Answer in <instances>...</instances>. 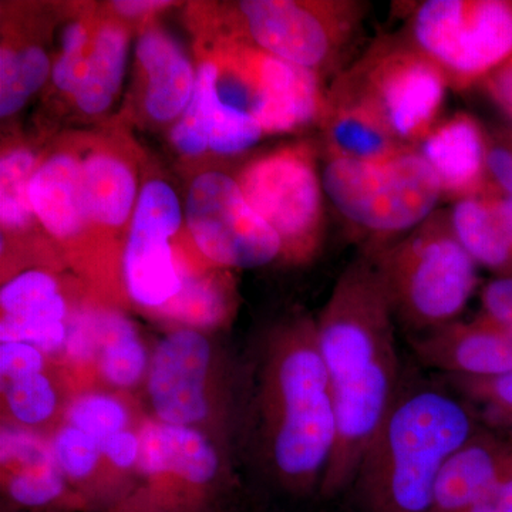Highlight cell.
<instances>
[{
    "label": "cell",
    "mask_w": 512,
    "mask_h": 512,
    "mask_svg": "<svg viewBox=\"0 0 512 512\" xmlns=\"http://www.w3.org/2000/svg\"><path fill=\"white\" fill-rule=\"evenodd\" d=\"M316 332L338 417V440L320 485L323 495H333L355 481L400 393L394 312L370 256L360 254L340 275Z\"/></svg>",
    "instance_id": "6da1fadb"
},
{
    "label": "cell",
    "mask_w": 512,
    "mask_h": 512,
    "mask_svg": "<svg viewBox=\"0 0 512 512\" xmlns=\"http://www.w3.org/2000/svg\"><path fill=\"white\" fill-rule=\"evenodd\" d=\"M480 430L470 404L437 389L400 390L356 474L367 512H431L448 458Z\"/></svg>",
    "instance_id": "7a4b0ae2"
},
{
    "label": "cell",
    "mask_w": 512,
    "mask_h": 512,
    "mask_svg": "<svg viewBox=\"0 0 512 512\" xmlns=\"http://www.w3.org/2000/svg\"><path fill=\"white\" fill-rule=\"evenodd\" d=\"M265 376L269 456L286 487L322 485L338 440V417L316 323H292L275 338Z\"/></svg>",
    "instance_id": "3957f363"
},
{
    "label": "cell",
    "mask_w": 512,
    "mask_h": 512,
    "mask_svg": "<svg viewBox=\"0 0 512 512\" xmlns=\"http://www.w3.org/2000/svg\"><path fill=\"white\" fill-rule=\"evenodd\" d=\"M322 183L362 254L406 237L429 220L443 198L436 174L416 148L370 163L325 158Z\"/></svg>",
    "instance_id": "277c9868"
},
{
    "label": "cell",
    "mask_w": 512,
    "mask_h": 512,
    "mask_svg": "<svg viewBox=\"0 0 512 512\" xmlns=\"http://www.w3.org/2000/svg\"><path fill=\"white\" fill-rule=\"evenodd\" d=\"M375 262L394 318L416 332L456 322L478 285V265L451 229L447 210L390 247L365 254Z\"/></svg>",
    "instance_id": "5b68a950"
},
{
    "label": "cell",
    "mask_w": 512,
    "mask_h": 512,
    "mask_svg": "<svg viewBox=\"0 0 512 512\" xmlns=\"http://www.w3.org/2000/svg\"><path fill=\"white\" fill-rule=\"evenodd\" d=\"M369 8L360 0H242L225 6L222 35L323 79L353 62Z\"/></svg>",
    "instance_id": "8992f818"
},
{
    "label": "cell",
    "mask_w": 512,
    "mask_h": 512,
    "mask_svg": "<svg viewBox=\"0 0 512 512\" xmlns=\"http://www.w3.org/2000/svg\"><path fill=\"white\" fill-rule=\"evenodd\" d=\"M448 89L439 67L400 33L376 39L329 87L369 110L410 148L441 120Z\"/></svg>",
    "instance_id": "52a82bcc"
},
{
    "label": "cell",
    "mask_w": 512,
    "mask_h": 512,
    "mask_svg": "<svg viewBox=\"0 0 512 512\" xmlns=\"http://www.w3.org/2000/svg\"><path fill=\"white\" fill-rule=\"evenodd\" d=\"M212 40L204 56L215 64L220 103L255 117L266 136L319 124L328 92L322 77L238 37L218 35Z\"/></svg>",
    "instance_id": "ba28073f"
},
{
    "label": "cell",
    "mask_w": 512,
    "mask_h": 512,
    "mask_svg": "<svg viewBox=\"0 0 512 512\" xmlns=\"http://www.w3.org/2000/svg\"><path fill=\"white\" fill-rule=\"evenodd\" d=\"M400 33L457 92L484 82L512 59V0H424Z\"/></svg>",
    "instance_id": "9c48e42d"
},
{
    "label": "cell",
    "mask_w": 512,
    "mask_h": 512,
    "mask_svg": "<svg viewBox=\"0 0 512 512\" xmlns=\"http://www.w3.org/2000/svg\"><path fill=\"white\" fill-rule=\"evenodd\" d=\"M318 154L311 141H296L249 161L237 178L249 205L281 239L282 258L293 264L315 258L325 239Z\"/></svg>",
    "instance_id": "30bf717a"
},
{
    "label": "cell",
    "mask_w": 512,
    "mask_h": 512,
    "mask_svg": "<svg viewBox=\"0 0 512 512\" xmlns=\"http://www.w3.org/2000/svg\"><path fill=\"white\" fill-rule=\"evenodd\" d=\"M184 220L195 247L225 268L254 269L282 258L274 229L249 205L237 178L204 171L191 181Z\"/></svg>",
    "instance_id": "8fae6325"
},
{
    "label": "cell",
    "mask_w": 512,
    "mask_h": 512,
    "mask_svg": "<svg viewBox=\"0 0 512 512\" xmlns=\"http://www.w3.org/2000/svg\"><path fill=\"white\" fill-rule=\"evenodd\" d=\"M123 252L128 296L141 308L161 311L183 288V262L174 249L184 211L173 185L144 181Z\"/></svg>",
    "instance_id": "7c38bea8"
},
{
    "label": "cell",
    "mask_w": 512,
    "mask_h": 512,
    "mask_svg": "<svg viewBox=\"0 0 512 512\" xmlns=\"http://www.w3.org/2000/svg\"><path fill=\"white\" fill-rule=\"evenodd\" d=\"M211 365L212 346L200 330L180 328L160 340L147 373L157 420L194 427L207 419Z\"/></svg>",
    "instance_id": "4fadbf2b"
},
{
    "label": "cell",
    "mask_w": 512,
    "mask_h": 512,
    "mask_svg": "<svg viewBox=\"0 0 512 512\" xmlns=\"http://www.w3.org/2000/svg\"><path fill=\"white\" fill-rule=\"evenodd\" d=\"M79 147L84 202L94 234H128L143 187L136 153L116 137L79 141Z\"/></svg>",
    "instance_id": "5bb4252c"
},
{
    "label": "cell",
    "mask_w": 512,
    "mask_h": 512,
    "mask_svg": "<svg viewBox=\"0 0 512 512\" xmlns=\"http://www.w3.org/2000/svg\"><path fill=\"white\" fill-rule=\"evenodd\" d=\"M134 55L144 119L174 126L195 92L197 69L173 35L153 22L141 30Z\"/></svg>",
    "instance_id": "9a60e30c"
},
{
    "label": "cell",
    "mask_w": 512,
    "mask_h": 512,
    "mask_svg": "<svg viewBox=\"0 0 512 512\" xmlns=\"http://www.w3.org/2000/svg\"><path fill=\"white\" fill-rule=\"evenodd\" d=\"M414 148L436 174L446 200L481 197L490 190L488 131L471 114L458 111L441 119Z\"/></svg>",
    "instance_id": "2e32d148"
},
{
    "label": "cell",
    "mask_w": 512,
    "mask_h": 512,
    "mask_svg": "<svg viewBox=\"0 0 512 512\" xmlns=\"http://www.w3.org/2000/svg\"><path fill=\"white\" fill-rule=\"evenodd\" d=\"M29 198L40 227L53 241L76 245L94 234L84 202L79 143L64 144L40 157Z\"/></svg>",
    "instance_id": "e0dca14e"
},
{
    "label": "cell",
    "mask_w": 512,
    "mask_h": 512,
    "mask_svg": "<svg viewBox=\"0 0 512 512\" xmlns=\"http://www.w3.org/2000/svg\"><path fill=\"white\" fill-rule=\"evenodd\" d=\"M423 365L447 376L491 377L512 372V343L504 330L480 319L448 323L414 340Z\"/></svg>",
    "instance_id": "ac0fdd59"
},
{
    "label": "cell",
    "mask_w": 512,
    "mask_h": 512,
    "mask_svg": "<svg viewBox=\"0 0 512 512\" xmlns=\"http://www.w3.org/2000/svg\"><path fill=\"white\" fill-rule=\"evenodd\" d=\"M512 463V444L478 430L441 468L431 512H468L493 491Z\"/></svg>",
    "instance_id": "d6986e66"
},
{
    "label": "cell",
    "mask_w": 512,
    "mask_h": 512,
    "mask_svg": "<svg viewBox=\"0 0 512 512\" xmlns=\"http://www.w3.org/2000/svg\"><path fill=\"white\" fill-rule=\"evenodd\" d=\"M318 126L325 158L370 163L410 148L402 146L365 107L329 89Z\"/></svg>",
    "instance_id": "ffe728a7"
},
{
    "label": "cell",
    "mask_w": 512,
    "mask_h": 512,
    "mask_svg": "<svg viewBox=\"0 0 512 512\" xmlns=\"http://www.w3.org/2000/svg\"><path fill=\"white\" fill-rule=\"evenodd\" d=\"M131 33L123 20L99 19L83 79L72 101L86 117H99L116 103L130 57Z\"/></svg>",
    "instance_id": "44dd1931"
},
{
    "label": "cell",
    "mask_w": 512,
    "mask_h": 512,
    "mask_svg": "<svg viewBox=\"0 0 512 512\" xmlns=\"http://www.w3.org/2000/svg\"><path fill=\"white\" fill-rule=\"evenodd\" d=\"M447 215L461 247L478 266L512 275L511 244L483 195L453 202Z\"/></svg>",
    "instance_id": "7402d4cb"
},
{
    "label": "cell",
    "mask_w": 512,
    "mask_h": 512,
    "mask_svg": "<svg viewBox=\"0 0 512 512\" xmlns=\"http://www.w3.org/2000/svg\"><path fill=\"white\" fill-rule=\"evenodd\" d=\"M53 63L36 43H10L0 49V117L18 114L35 94L52 79Z\"/></svg>",
    "instance_id": "603a6c76"
},
{
    "label": "cell",
    "mask_w": 512,
    "mask_h": 512,
    "mask_svg": "<svg viewBox=\"0 0 512 512\" xmlns=\"http://www.w3.org/2000/svg\"><path fill=\"white\" fill-rule=\"evenodd\" d=\"M39 161V154L28 144L16 143L3 148L0 157L2 237L28 234L39 225L29 198L30 180Z\"/></svg>",
    "instance_id": "cb8c5ba5"
},
{
    "label": "cell",
    "mask_w": 512,
    "mask_h": 512,
    "mask_svg": "<svg viewBox=\"0 0 512 512\" xmlns=\"http://www.w3.org/2000/svg\"><path fill=\"white\" fill-rule=\"evenodd\" d=\"M150 359L131 322L117 313H101L99 365L107 383L121 389L136 386L147 375Z\"/></svg>",
    "instance_id": "d4e9b609"
},
{
    "label": "cell",
    "mask_w": 512,
    "mask_h": 512,
    "mask_svg": "<svg viewBox=\"0 0 512 512\" xmlns=\"http://www.w3.org/2000/svg\"><path fill=\"white\" fill-rule=\"evenodd\" d=\"M2 316L66 322L67 302L59 282L49 272L29 269L16 275L0 291Z\"/></svg>",
    "instance_id": "484cf974"
},
{
    "label": "cell",
    "mask_w": 512,
    "mask_h": 512,
    "mask_svg": "<svg viewBox=\"0 0 512 512\" xmlns=\"http://www.w3.org/2000/svg\"><path fill=\"white\" fill-rule=\"evenodd\" d=\"M5 493L13 508L37 512L69 510L83 504L70 493L69 480L56 461L16 468L6 477Z\"/></svg>",
    "instance_id": "4316f807"
},
{
    "label": "cell",
    "mask_w": 512,
    "mask_h": 512,
    "mask_svg": "<svg viewBox=\"0 0 512 512\" xmlns=\"http://www.w3.org/2000/svg\"><path fill=\"white\" fill-rule=\"evenodd\" d=\"M215 64L202 56L190 104L171 127L170 140L178 154L198 158L210 151L212 106L215 99Z\"/></svg>",
    "instance_id": "83f0119b"
},
{
    "label": "cell",
    "mask_w": 512,
    "mask_h": 512,
    "mask_svg": "<svg viewBox=\"0 0 512 512\" xmlns=\"http://www.w3.org/2000/svg\"><path fill=\"white\" fill-rule=\"evenodd\" d=\"M227 311V295H222L211 278L191 275L183 262V288L160 312L185 323L187 328L198 330L220 322Z\"/></svg>",
    "instance_id": "f1b7e54d"
},
{
    "label": "cell",
    "mask_w": 512,
    "mask_h": 512,
    "mask_svg": "<svg viewBox=\"0 0 512 512\" xmlns=\"http://www.w3.org/2000/svg\"><path fill=\"white\" fill-rule=\"evenodd\" d=\"M67 421L70 426L84 431L100 444L113 434L127 430L130 414L117 397L104 393H87L70 404Z\"/></svg>",
    "instance_id": "f546056e"
},
{
    "label": "cell",
    "mask_w": 512,
    "mask_h": 512,
    "mask_svg": "<svg viewBox=\"0 0 512 512\" xmlns=\"http://www.w3.org/2000/svg\"><path fill=\"white\" fill-rule=\"evenodd\" d=\"M3 393L10 414L23 426H39L56 412L55 386L43 373L5 382Z\"/></svg>",
    "instance_id": "4dcf8cb0"
},
{
    "label": "cell",
    "mask_w": 512,
    "mask_h": 512,
    "mask_svg": "<svg viewBox=\"0 0 512 512\" xmlns=\"http://www.w3.org/2000/svg\"><path fill=\"white\" fill-rule=\"evenodd\" d=\"M266 136L255 117L224 106L215 94L212 106L210 151L217 156L231 157L245 153Z\"/></svg>",
    "instance_id": "1f68e13d"
},
{
    "label": "cell",
    "mask_w": 512,
    "mask_h": 512,
    "mask_svg": "<svg viewBox=\"0 0 512 512\" xmlns=\"http://www.w3.org/2000/svg\"><path fill=\"white\" fill-rule=\"evenodd\" d=\"M52 453L57 467L72 483H84L96 473L101 456L100 446L93 437L76 427H62L52 441Z\"/></svg>",
    "instance_id": "d6a6232c"
},
{
    "label": "cell",
    "mask_w": 512,
    "mask_h": 512,
    "mask_svg": "<svg viewBox=\"0 0 512 512\" xmlns=\"http://www.w3.org/2000/svg\"><path fill=\"white\" fill-rule=\"evenodd\" d=\"M69 323L47 322V320L2 316L0 340L2 342H25L47 353H56L66 348Z\"/></svg>",
    "instance_id": "836d02e7"
},
{
    "label": "cell",
    "mask_w": 512,
    "mask_h": 512,
    "mask_svg": "<svg viewBox=\"0 0 512 512\" xmlns=\"http://www.w3.org/2000/svg\"><path fill=\"white\" fill-rule=\"evenodd\" d=\"M447 382L468 403H483L491 413L512 414V372L491 377L447 376Z\"/></svg>",
    "instance_id": "e575fe53"
},
{
    "label": "cell",
    "mask_w": 512,
    "mask_h": 512,
    "mask_svg": "<svg viewBox=\"0 0 512 512\" xmlns=\"http://www.w3.org/2000/svg\"><path fill=\"white\" fill-rule=\"evenodd\" d=\"M481 309L477 319L494 328L512 326V275H497L484 285L480 293Z\"/></svg>",
    "instance_id": "d590c367"
},
{
    "label": "cell",
    "mask_w": 512,
    "mask_h": 512,
    "mask_svg": "<svg viewBox=\"0 0 512 512\" xmlns=\"http://www.w3.org/2000/svg\"><path fill=\"white\" fill-rule=\"evenodd\" d=\"M2 461L3 463H16L23 468L42 466V464L53 463L52 446L47 448L32 434L23 431L3 430L2 434Z\"/></svg>",
    "instance_id": "8d00e7d4"
},
{
    "label": "cell",
    "mask_w": 512,
    "mask_h": 512,
    "mask_svg": "<svg viewBox=\"0 0 512 512\" xmlns=\"http://www.w3.org/2000/svg\"><path fill=\"white\" fill-rule=\"evenodd\" d=\"M45 353L25 342H2L0 345V375L3 383L20 377L43 373Z\"/></svg>",
    "instance_id": "74e56055"
},
{
    "label": "cell",
    "mask_w": 512,
    "mask_h": 512,
    "mask_svg": "<svg viewBox=\"0 0 512 512\" xmlns=\"http://www.w3.org/2000/svg\"><path fill=\"white\" fill-rule=\"evenodd\" d=\"M101 345V313H82L69 325L67 353L74 360H90L99 356Z\"/></svg>",
    "instance_id": "f35d334b"
},
{
    "label": "cell",
    "mask_w": 512,
    "mask_h": 512,
    "mask_svg": "<svg viewBox=\"0 0 512 512\" xmlns=\"http://www.w3.org/2000/svg\"><path fill=\"white\" fill-rule=\"evenodd\" d=\"M487 173L490 190L512 197V144L500 128L488 131Z\"/></svg>",
    "instance_id": "ab89813d"
},
{
    "label": "cell",
    "mask_w": 512,
    "mask_h": 512,
    "mask_svg": "<svg viewBox=\"0 0 512 512\" xmlns=\"http://www.w3.org/2000/svg\"><path fill=\"white\" fill-rule=\"evenodd\" d=\"M101 456L119 470H130L138 466L140 460V436L131 430L113 434L99 444Z\"/></svg>",
    "instance_id": "60d3db41"
},
{
    "label": "cell",
    "mask_w": 512,
    "mask_h": 512,
    "mask_svg": "<svg viewBox=\"0 0 512 512\" xmlns=\"http://www.w3.org/2000/svg\"><path fill=\"white\" fill-rule=\"evenodd\" d=\"M174 2L168 0H116L109 3L111 16L123 20V22H133V20L153 19L157 13L171 8Z\"/></svg>",
    "instance_id": "b9f144b4"
},
{
    "label": "cell",
    "mask_w": 512,
    "mask_h": 512,
    "mask_svg": "<svg viewBox=\"0 0 512 512\" xmlns=\"http://www.w3.org/2000/svg\"><path fill=\"white\" fill-rule=\"evenodd\" d=\"M487 96L512 119V59L481 83Z\"/></svg>",
    "instance_id": "7bdbcfd3"
},
{
    "label": "cell",
    "mask_w": 512,
    "mask_h": 512,
    "mask_svg": "<svg viewBox=\"0 0 512 512\" xmlns=\"http://www.w3.org/2000/svg\"><path fill=\"white\" fill-rule=\"evenodd\" d=\"M468 512H512V463L493 491Z\"/></svg>",
    "instance_id": "ee69618b"
},
{
    "label": "cell",
    "mask_w": 512,
    "mask_h": 512,
    "mask_svg": "<svg viewBox=\"0 0 512 512\" xmlns=\"http://www.w3.org/2000/svg\"><path fill=\"white\" fill-rule=\"evenodd\" d=\"M483 197L490 205L495 220L500 224L505 238L508 239L512 247V197L495 190H488Z\"/></svg>",
    "instance_id": "f6af8a7d"
},
{
    "label": "cell",
    "mask_w": 512,
    "mask_h": 512,
    "mask_svg": "<svg viewBox=\"0 0 512 512\" xmlns=\"http://www.w3.org/2000/svg\"><path fill=\"white\" fill-rule=\"evenodd\" d=\"M491 417H493L494 420L501 421V423L507 424V426L510 427V430L512 431V414L491 413Z\"/></svg>",
    "instance_id": "bcb514c9"
},
{
    "label": "cell",
    "mask_w": 512,
    "mask_h": 512,
    "mask_svg": "<svg viewBox=\"0 0 512 512\" xmlns=\"http://www.w3.org/2000/svg\"><path fill=\"white\" fill-rule=\"evenodd\" d=\"M500 130L501 133H503L504 136L507 137V140L512 144V126L500 128Z\"/></svg>",
    "instance_id": "7dc6e473"
},
{
    "label": "cell",
    "mask_w": 512,
    "mask_h": 512,
    "mask_svg": "<svg viewBox=\"0 0 512 512\" xmlns=\"http://www.w3.org/2000/svg\"><path fill=\"white\" fill-rule=\"evenodd\" d=\"M505 335H507V338L511 340L512 343V326L510 328L504 330Z\"/></svg>",
    "instance_id": "c3c4849f"
},
{
    "label": "cell",
    "mask_w": 512,
    "mask_h": 512,
    "mask_svg": "<svg viewBox=\"0 0 512 512\" xmlns=\"http://www.w3.org/2000/svg\"><path fill=\"white\" fill-rule=\"evenodd\" d=\"M5 512H10V511H5Z\"/></svg>",
    "instance_id": "681fc988"
}]
</instances>
